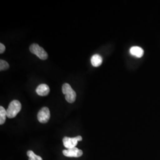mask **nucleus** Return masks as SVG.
<instances>
[{
  "label": "nucleus",
  "mask_w": 160,
  "mask_h": 160,
  "mask_svg": "<svg viewBox=\"0 0 160 160\" xmlns=\"http://www.w3.org/2000/svg\"><path fill=\"white\" fill-rule=\"evenodd\" d=\"M22 109V104L18 100H12L10 103L8 109H7V118H14L17 114L20 112Z\"/></svg>",
  "instance_id": "f257e3e1"
},
{
  "label": "nucleus",
  "mask_w": 160,
  "mask_h": 160,
  "mask_svg": "<svg viewBox=\"0 0 160 160\" xmlns=\"http://www.w3.org/2000/svg\"><path fill=\"white\" fill-rule=\"evenodd\" d=\"M62 90L63 94L65 96L66 100L68 103H74L76 100L77 94L71 86L68 83H65L62 86Z\"/></svg>",
  "instance_id": "f03ea898"
},
{
  "label": "nucleus",
  "mask_w": 160,
  "mask_h": 160,
  "mask_svg": "<svg viewBox=\"0 0 160 160\" xmlns=\"http://www.w3.org/2000/svg\"><path fill=\"white\" fill-rule=\"evenodd\" d=\"M30 51L31 53L36 55L38 57L42 60H46L48 57L47 52L44 50V49L40 47L39 45L33 43L31 45L29 48Z\"/></svg>",
  "instance_id": "7ed1b4c3"
},
{
  "label": "nucleus",
  "mask_w": 160,
  "mask_h": 160,
  "mask_svg": "<svg viewBox=\"0 0 160 160\" xmlns=\"http://www.w3.org/2000/svg\"><path fill=\"white\" fill-rule=\"evenodd\" d=\"M82 138L81 136H77L75 138L65 137L63 138V145L66 148H73L76 147L78 141H82Z\"/></svg>",
  "instance_id": "20e7f679"
},
{
  "label": "nucleus",
  "mask_w": 160,
  "mask_h": 160,
  "mask_svg": "<svg viewBox=\"0 0 160 160\" xmlns=\"http://www.w3.org/2000/svg\"><path fill=\"white\" fill-rule=\"evenodd\" d=\"M51 118V113L49 109L44 107L40 109L38 113V119L42 123H46Z\"/></svg>",
  "instance_id": "39448f33"
},
{
  "label": "nucleus",
  "mask_w": 160,
  "mask_h": 160,
  "mask_svg": "<svg viewBox=\"0 0 160 160\" xmlns=\"http://www.w3.org/2000/svg\"><path fill=\"white\" fill-rule=\"evenodd\" d=\"M64 156L67 157H75L78 158L82 156L83 154V152L82 150L80 149L77 148L76 147L73 148L67 149L63 150L62 152Z\"/></svg>",
  "instance_id": "423d86ee"
},
{
  "label": "nucleus",
  "mask_w": 160,
  "mask_h": 160,
  "mask_svg": "<svg viewBox=\"0 0 160 160\" xmlns=\"http://www.w3.org/2000/svg\"><path fill=\"white\" fill-rule=\"evenodd\" d=\"M36 92L40 96H46L50 92V88L47 84H42L37 87Z\"/></svg>",
  "instance_id": "0eeeda50"
},
{
  "label": "nucleus",
  "mask_w": 160,
  "mask_h": 160,
  "mask_svg": "<svg viewBox=\"0 0 160 160\" xmlns=\"http://www.w3.org/2000/svg\"><path fill=\"white\" fill-rule=\"evenodd\" d=\"M132 55L137 58H141L143 55V50L139 46H133L130 49Z\"/></svg>",
  "instance_id": "6e6552de"
},
{
  "label": "nucleus",
  "mask_w": 160,
  "mask_h": 160,
  "mask_svg": "<svg viewBox=\"0 0 160 160\" xmlns=\"http://www.w3.org/2000/svg\"><path fill=\"white\" fill-rule=\"evenodd\" d=\"M91 62H92V65L93 67H98L102 64L103 59L100 55L95 54L92 57Z\"/></svg>",
  "instance_id": "1a4fd4ad"
},
{
  "label": "nucleus",
  "mask_w": 160,
  "mask_h": 160,
  "mask_svg": "<svg viewBox=\"0 0 160 160\" xmlns=\"http://www.w3.org/2000/svg\"><path fill=\"white\" fill-rule=\"evenodd\" d=\"M7 117V110L2 106H0V124L2 125L5 123L6 118Z\"/></svg>",
  "instance_id": "9d476101"
},
{
  "label": "nucleus",
  "mask_w": 160,
  "mask_h": 160,
  "mask_svg": "<svg viewBox=\"0 0 160 160\" xmlns=\"http://www.w3.org/2000/svg\"><path fill=\"white\" fill-rule=\"evenodd\" d=\"M27 155L29 157V160H43L41 157L35 154L34 152L31 150L28 152Z\"/></svg>",
  "instance_id": "9b49d317"
},
{
  "label": "nucleus",
  "mask_w": 160,
  "mask_h": 160,
  "mask_svg": "<svg viewBox=\"0 0 160 160\" xmlns=\"http://www.w3.org/2000/svg\"><path fill=\"white\" fill-rule=\"evenodd\" d=\"M9 68V64L6 61L1 59L0 60V71H4Z\"/></svg>",
  "instance_id": "f8f14e48"
},
{
  "label": "nucleus",
  "mask_w": 160,
  "mask_h": 160,
  "mask_svg": "<svg viewBox=\"0 0 160 160\" xmlns=\"http://www.w3.org/2000/svg\"><path fill=\"white\" fill-rule=\"evenodd\" d=\"M6 50V47L2 44V43H0V53H4Z\"/></svg>",
  "instance_id": "ddd939ff"
}]
</instances>
